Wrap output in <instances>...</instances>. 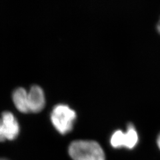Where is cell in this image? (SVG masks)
Here are the masks:
<instances>
[{
    "instance_id": "obj_2",
    "label": "cell",
    "mask_w": 160,
    "mask_h": 160,
    "mask_svg": "<svg viewBox=\"0 0 160 160\" xmlns=\"http://www.w3.org/2000/svg\"><path fill=\"white\" fill-rule=\"evenodd\" d=\"M50 118L58 132L65 134L73 128V122L76 118V112L68 105L59 103L53 108Z\"/></svg>"
},
{
    "instance_id": "obj_8",
    "label": "cell",
    "mask_w": 160,
    "mask_h": 160,
    "mask_svg": "<svg viewBox=\"0 0 160 160\" xmlns=\"http://www.w3.org/2000/svg\"><path fill=\"white\" fill-rule=\"evenodd\" d=\"M157 144H158V148H159V149H160V133L159 134V136H158V139H157Z\"/></svg>"
},
{
    "instance_id": "obj_1",
    "label": "cell",
    "mask_w": 160,
    "mask_h": 160,
    "mask_svg": "<svg viewBox=\"0 0 160 160\" xmlns=\"http://www.w3.org/2000/svg\"><path fill=\"white\" fill-rule=\"evenodd\" d=\"M68 152L73 160H106L101 146L93 140H76L70 143Z\"/></svg>"
},
{
    "instance_id": "obj_4",
    "label": "cell",
    "mask_w": 160,
    "mask_h": 160,
    "mask_svg": "<svg viewBox=\"0 0 160 160\" xmlns=\"http://www.w3.org/2000/svg\"><path fill=\"white\" fill-rule=\"evenodd\" d=\"M0 119L6 140L12 141L16 139L19 134L20 127L14 115L8 111L3 112Z\"/></svg>"
},
{
    "instance_id": "obj_5",
    "label": "cell",
    "mask_w": 160,
    "mask_h": 160,
    "mask_svg": "<svg viewBox=\"0 0 160 160\" xmlns=\"http://www.w3.org/2000/svg\"><path fill=\"white\" fill-rule=\"evenodd\" d=\"M29 112L38 113L43 109L46 98L43 89L38 85H33L28 91Z\"/></svg>"
},
{
    "instance_id": "obj_9",
    "label": "cell",
    "mask_w": 160,
    "mask_h": 160,
    "mask_svg": "<svg viewBox=\"0 0 160 160\" xmlns=\"http://www.w3.org/2000/svg\"><path fill=\"white\" fill-rule=\"evenodd\" d=\"M157 29H158V31L160 33V19L159 21L158 22V25H157Z\"/></svg>"
},
{
    "instance_id": "obj_7",
    "label": "cell",
    "mask_w": 160,
    "mask_h": 160,
    "mask_svg": "<svg viewBox=\"0 0 160 160\" xmlns=\"http://www.w3.org/2000/svg\"><path fill=\"white\" fill-rule=\"evenodd\" d=\"M5 141H6V138H5V136H4L1 119H0V142H3Z\"/></svg>"
},
{
    "instance_id": "obj_6",
    "label": "cell",
    "mask_w": 160,
    "mask_h": 160,
    "mask_svg": "<svg viewBox=\"0 0 160 160\" xmlns=\"http://www.w3.org/2000/svg\"><path fill=\"white\" fill-rule=\"evenodd\" d=\"M13 102L19 112L27 113L29 112L28 91L23 88H18L12 93Z\"/></svg>"
},
{
    "instance_id": "obj_3",
    "label": "cell",
    "mask_w": 160,
    "mask_h": 160,
    "mask_svg": "<svg viewBox=\"0 0 160 160\" xmlns=\"http://www.w3.org/2000/svg\"><path fill=\"white\" fill-rule=\"evenodd\" d=\"M139 136L134 126L129 123L128 125L126 132L122 130H116L112 135L110 138V143L115 148L125 147L129 149H133L138 143Z\"/></svg>"
},
{
    "instance_id": "obj_10",
    "label": "cell",
    "mask_w": 160,
    "mask_h": 160,
    "mask_svg": "<svg viewBox=\"0 0 160 160\" xmlns=\"http://www.w3.org/2000/svg\"><path fill=\"white\" fill-rule=\"evenodd\" d=\"M0 160H9V159H6V158H0Z\"/></svg>"
}]
</instances>
